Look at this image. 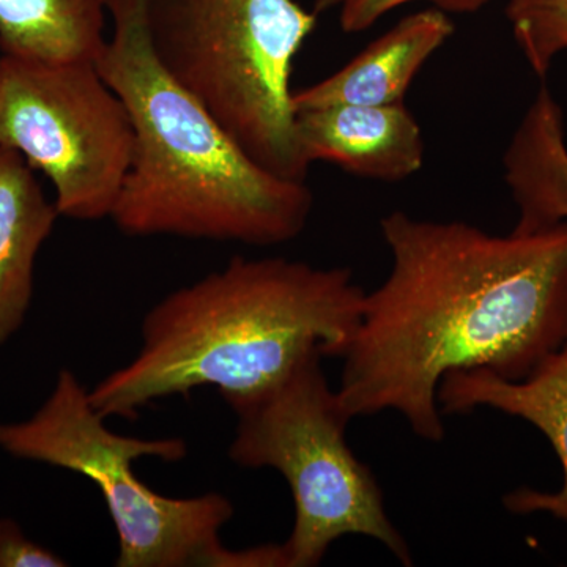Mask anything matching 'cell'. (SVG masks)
Wrapping results in <instances>:
<instances>
[{
    "instance_id": "8992f818",
    "label": "cell",
    "mask_w": 567,
    "mask_h": 567,
    "mask_svg": "<svg viewBox=\"0 0 567 567\" xmlns=\"http://www.w3.org/2000/svg\"><path fill=\"white\" fill-rule=\"evenodd\" d=\"M237 431L229 457L246 468H274L289 484L295 524L281 544L286 567H315L334 540L372 537L412 566L405 537L388 517L374 473L347 445L352 417L312 357L264 393L229 404Z\"/></svg>"
},
{
    "instance_id": "8fae6325",
    "label": "cell",
    "mask_w": 567,
    "mask_h": 567,
    "mask_svg": "<svg viewBox=\"0 0 567 567\" xmlns=\"http://www.w3.org/2000/svg\"><path fill=\"white\" fill-rule=\"evenodd\" d=\"M59 216L35 171L20 153L0 147V347L25 322L37 257Z\"/></svg>"
},
{
    "instance_id": "9c48e42d",
    "label": "cell",
    "mask_w": 567,
    "mask_h": 567,
    "mask_svg": "<svg viewBox=\"0 0 567 567\" xmlns=\"http://www.w3.org/2000/svg\"><path fill=\"white\" fill-rule=\"evenodd\" d=\"M295 126L309 164L333 163L347 173L383 182L404 181L423 167V133L404 103L297 111Z\"/></svg>"
},
{
    "instance_id": "6da1fadb",
    "label": "cell",
    "mask_w": 567,
    "mask_h": 567,
    "mask_svg": "<svg viewBox=\"0 0 567 567\" xmlns=\"http://www.w3.org/2000/svg\"><path fill=\"white\" fill-rule=\"evenodd\" d=\"M380 229L393 262L365 293L339 399L352 420L391 410L442 442L436 395L447 374L516 382L566 341L567 219L502 237L393 212Z\"/></svg>"
},
{
    "instance_id": "3957f363",
    "label": "cell",
    "mask_w": 567,
    "mask_h": 567,
    "mask_svg": "<svg viewBox=\"0 0 567 567\" xmlns=\"http://www.w3.org/2000/svg\"><path fill=\"white\" fill-rule=\"evenodd\" d=\"M147 0H110L112 35L96 69L121 96L134 133L132 164L111 219L132 237L287 244L315 205L306 182L264 169L155 58Z\"/></svg>"
},
{
    "instance_id": "9a60e30c",
    "label": "cell",
    "mask_w": 567,
    "mask_h": 567,
    "mask_svg": "<svg viewBox=\"0 0 567 567\" xmlns=\"http://www.w3.org/2000/svg\"><path fill=\"white\" fill-rule=\"evenodd\" d=\"M420 0H317V13L324 10H338L342 31L363 32L382 20L386 13ZM434 3L435 9L451 13H473L483 9L488 0H425Z\"/></svg>"
},
{
    "instance_id": "277c9868",
    "label": "cell",
    "mask_w": 567,
    "mask_h": 567,
    "mask_svg": "<svg viewBox=\"0 0 567 567\" xmlns=\"http://www.w3.org/2000/svg\"><path fill=\"white\" fill-rule=\"evenodd\" d=\"M74 372L55 385L31 417L0 423V450L87 477L100 488L118 537L117 567H286L281 544L234 550L221 529L234 517L227 496L210 492L174 498L152 491L133 470L141 457L183 461L182 439L115 434Z\"/></svg>"
},
{
    "instance_id": "52a82bcc",
    "label": "cell",
    "mask_w": 567,
    "mask_h": 567,
    "mask_svg": "<svg viewBox=\"0 0 567 567\" xmlns=\"http://www.w3.org/2000/svg\"><path fill=\"white\" fill-rule=\"evenodd\" d=\"M133 145L128 111L95 61L0 54V147L47 175L61 216L111 218Z\"/></svg>"
},
{
    "instance_id": "30bf717a",
    "label": "cell",
    "mask_w": 567,
    "mask_h": 567,
    "mask_svg": "<svg viewBox=\"0 0 567 567\" xmlns=\"http://www.w3.org/2000/svg\"><path fill=\"white\" fill-rule=\"evenodd\" d=\"M453 33V21L440 9L402 18L341 70L317 84L293 91V110L333 104L391 106L404 103L416 74Z\"/></svg>"
},
{
    "instance_id": "5bb4252c",
    "label": "cell",
    "mask_w": 567,
    "mask_h": 567,
    "mask_svg": "<svg viewBox=\"0 0 567 567\" xmlns=\"http://www.w3.org/2000/svg\"><path fill=\"white\" fill-rule=\"evenodd\" d=\"M506 17L525 59L544 76L567 50V0H507Z\"/></svg>"
},
{
    "instance_id": "2e32d148",
    "label": "cell",
    "mask_w": 567,
    "mask_h": 567,
    "mask_svg": "<svg viewBox=\"0 0 567 567\" xmlns=\"http://www.w3.org/2000/svg\"><path fill=\"white\" fill-rule=\"evenodd\" d=\"M69 563L51 548L25 536L10 517H0V567H65Z\"/></svg>"
},
{
    "instance_id": "7c38bea8",
    "label": "cell",
    "mask_w": 567,
    "mask_h": 567,
    "mask_svg": "<svg viewBox=\"0 0 567 567\" xmlns=\"http://www.w3.org/2000/svg\"><path fill=\"white\" fill-rule=\"evenodd\" d=\"M505 177L518 208L517 233H536L567 219V145L563 115L540 89L505 155Z\"/></svg>"
},
{
    "instance_id": "ba28073f",
    "label": "cell",
    "mask_w": 567,
    "mask_h": 567,
    "mask_svg": "<svg viewBox=\"0 0 567 567\" xmlns=\"http://www.w3.org/2000/svg\"><path fill=\"white\" fill-rule=\"evenodd\" d=\"M436 399L443 415L486 406L522 417L543 432L561 464V488H517L503 503L514 514H550L567 522V339L525 379L513 382L488 371L453 372L440 383Z\"/></svg>"
},
{
    "instance_id": "7a4b0ae2",
    "label": "cell",
    "mask_w": 567,
    "mask_h": 567,
    "mask_svg": "<svg viewBox=\"0 0 567 567\" xmlns=\"http://www.w3.org/2000/svg\"><path fill=\"white\" fill-rule=\"evenodd\" d=\"M364 297L347 268L234 257L153 306L140 352L89 398L104 420H136L152 402L207 386L227 404L244 401L309 358L344 357Z\"/></svg>"
},
{
    "instance_id": "5b68a950",
    "label": "cell",
    "mask_w": 567,
    "mask_h": 567,
    "mask_svg": "<svg viewBox=\"0 0 567 567\" xmlns=\"http://www.w3.org/2000/svg\"><path fill=\"white\" fill-rule=\"evenodd\" d=\"M155 58L271 174L305 182L295 126V58L317 13L295 0H147Z\"/></svg>"
},
{
    "instance_id": "4fadbf2b",
    "label": "cell",
    "mask_w": 567,
    "mask_h": 567,
    "mask_svg": "<svg viewBox=\"0 0 567 567\" xmlns=\"http://www.w3.org/2000/svg\"><path fill=\"white\" fill-rule=\"evenodd\" d=\"M110 0H0V51L41 61H96Z\"/></svg>"
}]
</instances>
